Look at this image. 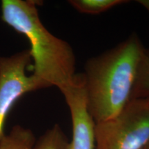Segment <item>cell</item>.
<instances>
[{"instance_id": "obj_1", "label": "cell", "mask_w": 149, "mask_h": 149, "mask_svg": "<svg viewBox=\"0 0 149 149\" xmlns=\"http://www.w3.org/2000/svg\"><path fill=\"white\" fill-rule=\"evenodd\" d=\"M144 46L135 33L86 61V107L95 124L116 116L132 99Z\"/></svg>"}, {"instance_id": "obj_2", "label": "cell", "mask_w": 149, "mask_h": 149, "mask_svg": "<svg viewBox=\"0 0 149 149\" xmlns=\"http://www.w3.org/2000/svg\"><path fill=\"white\" fill-rule=\"evenodd\" d=\"M35 1L2 0L1 18L29 42L31 74L43 88L55 86L61 93L73 82L76 58L69 43L52 34L41 21Z\"/></svg>"}, {"instance_id": "obj_3", "label": "cell", "mask_w": 149, "mask_h": 149, "mask_svg": "<svg viewBox=\"0 0 149 149\" xmlns=\"http://www.w3.org/2000/svg\"><path fill=\"white\" fill-rule=\"evenodd\" d=\"M95 149H144L149 144V97L133 98L113 118L95 123Z\"/></svg>"}, {"instance_id": "obj_4", "label": "cell", "mask_w": 149, "mask_h": 149, "mask_svg": "<svg viewBox=\"0 0 149 149\" xmlns=\"http://www.w3.org/2000/svg\"><path fill=\"white\" fill-rule=\"evenodd\" d=\"M32 59L29 49L8 57H0V140L4 137L7 117L16 102L28 93L42 89L26 70Z\"/></svg>"}, {"instance_id": "obj_5", "label": "cell", "mask_w": 149, "mask_h": 149, "mask_svg": "<svg viewBox=\"0 0 149 149\" xmlns=\"http://www.w3.org/2000/svg\"><path fill=\"white\" fill-rule=\"evenodd\" d=\"M61 93L72 122V138L68 149H95V122L87 110L82 74H76L70 86Z\"/></svg>"}, {"instance_id": "obj_6", "label": "cell", "mask_w": 149, "mask_h": 149, "mask_svg": "<svg viewBox=\"0 0 149 149\" xmlns=\"http://www.w3.org/2000/svg\"><path fill=\"white\" fill-rule=\"evenodd\" d=\"M36 141L31 129L15 125L0 140V149H33Z\"/></svg>"}, {"instance_id": "obj_7", "label": "cell", "mask_w": 149, "mask_h": 149, "mask_svg": "<svg viewBox=\"0 0 149 149\" xmlns=\"http://www.w3.org/2000/svg\"><path fill=\"white\" fill-rule=\"evenodd\" d=\"M127 0H70L68 3L80 13L99 15L117 6L127 3Z\"/></svg>"}, {"instance_id": "obj_8", "label": "cell", "mask_w": 149, "mask_h": 149, "mask_svg": "<svg viewBox=\"0 0 149 149\" xmlns=\"http://www.w3.org/2000/svg\"><path fill=\"white\" fill-rule=\"evenodd\" d=\"M69 141L58 124L48 129L38 140L33 149H68Z\"/></svg>"}, {"instance_id": "obj_9", "label": "cell", "mask_w": 149, "mask_h": 149, "mask_svg": "<svg viewBox=\"0 0 149 149\" xmlns=\"http://www.w3.org/2000/svg\"><path fill=\"white\" fill-rule=\"evenodd\" d=\"M149 97V48L145 51L139 66L132 99Z\"/></svg>"}, {"instance_id": "obj_10", "label": "cell", "mask_w": 149, "mask_h": 149, "mask_svg": "<svg viewBox=\"0 0 149 149\" xmlns=\"http://www.w3.org/2000/svg\"><path fill=\"white\" fill-rule=\"evenodd\" d=\"M137 1L149 14V0H137Z\"/></svg>"}, {"instance_id": "obj_11", "label": "cell", "mask_w": 149, "mask_h": 149, "mask_svg": "<svg viewBox=\"0 0 149 149\" xmlns=\"http://www.w3.org/2000/svg\"><path fill=\"white\" fill-rule=\"evenodd\" d=\"M144 149H149V144L147 145V146L145 147V148Z\"/></svg>"}]
</instances>
